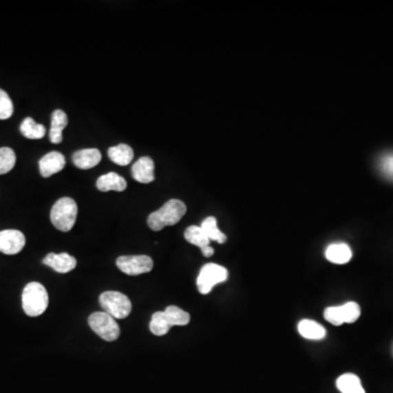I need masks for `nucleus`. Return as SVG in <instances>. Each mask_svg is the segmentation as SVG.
<instances>
[{"mask_svg":"<svg viewBox=\"0 0 393 393\" xmlns=\"http://www.w3.org/2000/svg\"><path fill=\"white\" fill-rule=\"evenodd\" d=\"M16 153L12 149L0 148V175L7 174L16 165Z\"/></svg>","mask_w":393,"mask_h":393,"instance_id":"nucleus-25","label":"nucleus"},{"mask_svg":"<svg viewBox=\"0 0 393 393\" xmlns=\"http://www.w3.org/2000/svg\"><path fill=\"white\" fill-rule=\"evenodd\" d=\"M202 253H204V256L206 257V258H210V257L213 256L214 249L212 248L211 246H209V247H206V248L202 249Z\"/></svg>","mask_w":393,"mask_h":393,"instance_id":"nucleus-28","label":"nucleus"},{"mask_svg":"<svg viewBox=\"0 0 393 393\" xmlns=\"http://www.w3.org/2000/svg\"><path fill=\"white\" fill-rule=\"evenodd\" d=\"M20 131L28 139H42L45 136V127L37 124L34 119L27 117L20 126Z\"/></svg>","mask_w":393,"mask_h":393,"instance_id":"nucleus-21","label":"nucleus"},{"mask_svg":"<svg viewBox=\"0 0 393 393\" xmlns=\"http://www.w3.org/2000/svg\"><path fill=\"white\" fill-rule=\"evenodd\" d=\"M89 326L100 339L107 342L116 341L120 335V328L115 318L105 312H98L89 317Z\"/></svg>","mask_w":393,"mask_h":393,"instance_id":"nucleus-5","label":"nucleus"},{"mask_svg":"<svg viewBox=\"0 0 393 393\" xmlns=\"http://www.w3.org/2000/svg\"><path fill=\"white\" fill-rule=\"evenodd\" d=\"M337 387L342 393H365L361 379L354 374H344L337 380Z\"/></svg>","mask_w":393,"mask_h":393,"instance_id":"nucleus-19","label":"nucleus"},{"mask_svg":"<svg viewBox=\"0 0 393 393\" xmlns=\"http://www.w3.org/2000/svg\"><path fill=\"white\" fill-rule=\"evenodd\" d=\"M132 177L141 184H150L154 180V162L149 156H142L132 165Z\"/></svg>","mask_w":393,"mask_h":393,"instance_id":"nucleus-12","label":"nucleus"},{"mask_svg":"<svg viewBox=\"0 0 393 393\" xmlns=\"http://www.w3.org/2000/svg\"><path fill=\"white\" fill-rule=\"evenodd\" d=\"M109 156L114 163L120 167H126L134 158V150L128 145H116L109 149Z\"/></svg>","mask_w":393,"mask_h":393,"instance_id":"nucleus-18","label":"nucleus"},{"mask_svg":"<svg viewBox=\"0 0 393 393\" xmlns=\"http://www.w3.org/2000/svg\"><path fill=\"white\" fill-rule=\"evenodd\" d=\"M25 246V236L17 230H6L0 232V251L6 255H17Z\"/></svg>","mask_w":393,"mask_h":393,"instance_id":"nucleus-9","label":"nucleus"},{"mask_svg":"<svg viewBox=\"0 0 393 393\" xmlns=\"http://www.w3.org/2000/svg\"><path fill=\"white\" fill-rule=\"evenodd\" d=\"M66 165V160L63 154L59 152H50L46 156H43L40 160V173L43 177L53 176L57 173L63 171V167Z\"/></svg>","mask_w":393,"mask_h":393,"instance_id":"nucleus-11","label":"nucleus"},{"mask_svg":"<svg viewBox=\"0 0 393 393\" xmlns=\"http://www.w3.org/2000/svg\"><path fill=\"white\" fill-rule=\"evenodd\" d=\"M78 215V206L74 199H59L50 211V221L61 232H69L74 227Z\"/></svg>","mask_w":393,"mask_h":393,"instance_id":"nucleus-3","label":"nucleus"},{"mask_svg":"<svg viewBox=\"0 0 393 393\" xmlns=\"http://www.w3.org/2000/svg\"><path fill=\"white\" fill-rule=\"evenodd\" d=\"M100 305L104 312L115 319H125L131 312L132 305L125 294L119 292H104L100 296Z\"/></svg>","mask_w":393,"mask_h":393,"instance_id":"nucleus-4","label":"nucleus"},{"mask_svg":"<svg viewBox=\"0 0 393 393\" xmlns=\"http://www.w3.org/2000/svg\"><path fill=\"white\" fill-rule=\"evenodd\" d=\"M96 187L100 191H104V193H107L111 190L113 191H124L127 188V182L124 177L111 172L98 177Z\"/></svg>","mask_w":393,"mask_h":393,"instance_id":"nucleus-14","label":"nucleus"},{"mask_svg":"<svg viewBox=\"0 0 393 393\" xmlns=\"http://www.w3.org/2000/svg\"><path fill=\"white\" fill-rule=\"evenodd\" d=\"M227 279L229 271L224 267L217 264H204V267L201 268L197 279V286L201 294L206 295L215 285L225 282Z\"/></svg>","mask_w":393,"mask_h":393,"instance_id":"nucleus-6","label":"nucleus"},{"mask_svg":"<svg viewBox=\"0 0 393 393\" xmlns=\"http://www.w3.org/2000/svg\"><path fill=\"white\" fill-rule=\"evenodd\" d=\"M380 169L385 176L393 180V154H388L381 158Z\"/></svg>","mask_w":393,"mask_h":393,"instance_id":"nucleus-27","label":"nucleus"},{"mask_svg":"<svg viewBox=\"0 0 393 393\" xmlns=\"http://www.w3.org/2000/svg\"><path fill=\"white\" fill-rule=\"evenodd\" d=\"M326 320L333 326L353 323L361 316V307L355 301H348L342 306L328 307L323 312Z\"/></svg>","mask_w":393,"mask_h":393,"instance_id":"nucleus-7","label":"nucleus"},{"mask_svg":"<svg viewBox=\"0 0 393 393\" xmlns=\"http://www.w3.org/2000/svg\"><path fill=\"white\" fill-rule=\"evenodd\" d=\"M299 332L308 340H322L326 337V329L314 320L304 319L299 323Z\"/></svg>","mask_w":393,"mask_h":393,"instance_id":"nucleus-17","label":"nucleus"},{"mask_svg":"<svg viewBox=\"0 0 393 393\" xmlns=\"http://www.w3.org/2000/svg\"><path fill=\"white\" fill-rule=\"evenodd\" d=\"M22 307L28 316L37 317L45 312L48 307V293L41 283L32 282L24 288Z\"/></svg>","mask_w":393,"mask_h":393,"instance_id":"nucleus-2","label":"nucleus"},{"mask_svg":"<svg viewBox=\"0 0 393 393\" xmlns=\"http://www.w3.org/2000/svg\"><path fill=\"white\" fill-rule=\"evenodd\" d=\"M187 212L186 204L178 199H171L160 210L151 213L148 217V225L151 230H163L164 227L177 224Z\"/></svg>","mask_w":393,"mask_h":393,"instance_id":"nucleus-1","label":"nucleus"},{"mask_svg":"<svg viewBox=\"0 0 393 393\" xmlns=\"http://www.w3.org/2000/svg\"><path fill=\"white\" fill-rule=\"evenodd\" d=\"M116 266L125 275H135L149 273L153 269V260L149 256H122L116 260Z\"/></svg>","mask_w":393,"mask_h":393,"instance_id":"nucleus-8","label":"nucleus"},{"mask_svg":"<svg viewBox=\"0 0 393 393\" xmlns=\"http://www.w3.org/2000/svg\"><path fill=\"white\" fill-rule=\"evenodd\" d=\"M68 124V117L66 113L61 109H56L52 115V125H50V142L59 145L63 141V131Z\"/></svg>","mask_w":393,"mask_h":393,"instance_id":"nucleus-15","label":"nucleus"},{"mask_svg":"<svg viewBox=\"0 0 393 393\" xmlns=\"http://www.w3.org/2000/svg\"><path fill=\"white\" fill-rule=\"evenodd\" d=\"M43 264L59 273H68L77 267L76 258L67 253H48L47 256L43 259Z\"/></svg>","mask_w":393,"mask_h":393,"instance_id":"nucleus-10","label":"nucleus"},{"mask_svg":"<svg viewBox=\"0 0 393 393\" xmlns=\"http://www.w3.org/2000/svg\"><path fill=\"white\" fill-rule=\"evenodd\" d=\"M14 114V104L7 92L0 89V119H8Z\"/></svg>","mask_w":393,"mask_h":393,"instance_id":"nucleus-26","label":"nucleus"},{"mask_svg":"<svg viewBox=\"0 0 393 393\" xmlns=\"http://www.w3.org/2000/svg\"><path fill=\"white\" fill-rule=\"evenodd\" d=\"M163 312L165 319L167 320L171 327L186 326L189 323L190 315L185 310L180 309V307L169 306Z\"/></svg>","mask_w":393,"mask_h":393,"instance_id":"nucleus-23","label":"nucleus"},{"mask_svg":"<svg viewBox=\"0 0 393 393\" xmlns=\"http://www.w3.org/2000/svg\"><path fill=\"white\" fill-rule=\"evenodd\" d=\"M102 160V154L98 149H83L72 156L74 165L80 169H90L96 167Z\"/></svg>","mask_w":393,"mask_h":393,"instance_id":"nucleus-13","label":"nucleus"},{"mask_svg":"<svg viewBox=\"0 0 393 393\" xmlns=\"http://www.w3.org/2000/svg\"><path fill=\"white\" fill-rule=\"evenodd\" d=\"M201 229L206 233L209 240L217 242L219 244H224L227 237L224 233H222L217 227V219L214 217H209L201 223Z\"/></svg>","mask_w":393,"mask_h":393,"instance_id":"nucleus-22","label":"nucleus"},{"mask_svg":"<svg viewBox=\"0 0 393 393\" xmlns=\"http://www.w3.org/2000/svg\"><path fill=\"white\" fill-rule=\"evenodd\" d=\"M185 238L188 243L197 246L201 251L209 247L211 243V240H209L201 226H195V225H191L185 231Z\"/></svg>","mask_w":393,"mask_h":393,"instance_id":"nucleus-20","label":"nucleus"},{"mask_svg":"<svg viewBox=\"0 0 393 393\" xmlns=\"http://www.w3.org/2000/svg\"><path fill=\"white\" fill-rule=\"evenodd\" d=\"M171 328L172 327L169 325V322L165 319L163 312H154L150 322L151 332L153 333L154 335H158V337H162V335L167 334Z\"/></svg>","mask_w":393,"mask_h":393,"instance_id":"nucleus-24","label":"nucleus"},{"mask_svg":"<svg viewBox=\"0 0 393 393\" xmlns=\"http://www.w3.org/2000/svg\"><path fill=\"white\" fill-rule=\"evenodd\" d=\"M326 258L332 264H346L352 259V251L346 244H332L326 251Z\"/></svg>","mask_w":393,"mask_h":393,"instance_id":"nucleus-16","label":"nucleus"}]
</instances>
